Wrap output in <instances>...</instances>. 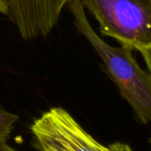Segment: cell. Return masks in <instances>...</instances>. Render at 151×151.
Masks as SVG:
<instances>
[{"mask_svg":"<svg viewBox=\"0 0 151 151\" xmlns=\"http://www.w3.org/2000/svg\"><path fill=\"white\" fill-rule=\"evenodd\" d=\"M103 36L137 50L151 47V0H81Z\"/></svg>","mask_w":151,"mask_h":151,"instance_id":"7a4b0ae2","label":"cell"},{"mask_svg":"<svg viewBox=\"0 0 151 151\" xmlns=\"http://www.w3.org/2000/svg\"><path fill=\"white\" fill-rule=\"evenodd\" d=\"M30 130L34 145L40 151H110L61 107L43 112Z\"/></svg>","mask_w":151,"mask_h":151,"instance_id":"3957f363","label":"cell"},{"mask_svg":"<svg viewBox=\"0 0 151 151\" xmlns=\"http://www.w3.org/2000/svg\"><path fill=\"white\" fill-rule=\"evenodd\" d=\"M0 151H19L17 150L16 149L12 148V146L8 145V144H3V145H0Z\"/></svg>","mask_w":151,"mask_h":151,"instance_id":"9c48e42d","label":"cell"},{"mask_svg":"<svg viewBox=\"0 0 151 151\" xmlns=\"http://www.w3.org/2000/svg\"><path fill=\"white\" fill-rule=\"evenodd\" d=\"M9 0H0V12L3 14H8Z\"/></svg>","mask_w":151,"mask_h":151,"instance_id":"ba28073f","label":"cell"},{"mask_svg":"<svg viewBox=\"0 0 151 151\" xmlns=\"http://www.w3.org/2000/svg\"><path fill=\"white\" fill-rule=\"evenodd\" d=\"M70 0H9L8 16L25 40L46 36Z\"/></svg>","mask_w":151,"mask_h":151,"instance_id":"277c9868","label":"cell"},{"mask_svg":"<svg viewBox=\"0 0 151 151\" xmlns=\"http://www.w3.org/2000/svg\"><path fill=\"white\" fill-rule=\"evenodd\" d=\"M18 120L19 116L8 111L0 103V145L6 143Z\"/></svg>","mask_w":151,"mask_h":151,"instance_id":"5b68a950","label":"cell"},{"mask_svg":"<svg viewBox=\"0 0 151 151\" xmlns=\"http://www.w3.org/2000/svg\"><path fill=\"white\" fill-rule=\"evenodd\" d=\"M139 51L141 52L143 59L145 60L147 66L150 70V73L151 74V47H147V48H142L140 49Z\"/></svg>","mask_w":151,"mask_h":151,"instance_id":"8992f818","label":"cell"},{"mask_svg":"<svg viewBox=\"0 0 151 151\" xmlns=\"http://www.w3.org/2000/svg\"><path fill=\"white\" fill-rule=\"evenodd\" d=\"M78 31L88 41L102 59L121 96L131 105L140 121L151 122V74L142 70L133 56V50L113 47L104 42L93 29L81 0L67 4Z\"/></svg>","mask_w":151,"mask_h":151,"instance_id":"6da1fadb","label":"cell"},{"mask_svg":"<svg viewBox=\"0 0 151 151\" xmlns=\"http://www.w3.org/2000/svg\"><path fill=\"white\" fill-rule=\"evenodd\" d=\"M110 151H133L131 147L122 142H115L108 146Z\"/></svg>","mask_w":151,"mask_h":151,"instance_id":"52a82bcc","label":"cell"}]
</instances>
